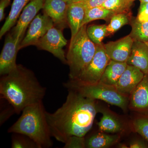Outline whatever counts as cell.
I'll list each match as a JSON object with an SVG mask.
<instances>
[{
  "mask_svg": "<svg viewBox=\"0 0 148 148\" xmlns=\"http://www.w3.org/2000/svg\"><path fill=\"white\" fill-rule=\"evenodd\" d=\"M46 112L42 101L27 106L8 132L26 135L35 142L38 148L51 147L53 143Z\"/></svg>",
  "mask_w": 148,
  "mask_h": 148,
  "instance_id": "3",
  "label": "cell"
},
{
  "mask_svg": "<svg viewBox=\"0 0 148 148\" xmlns=\"http://www.w3.org/2000/svg\"><path fill=\"white\" fill-rule=\"evenodd\" d=\"M118 135H110L104 133H98L86 139V147L107 148L117 143L119 140Z\"/></svg>",
  "mask_w": 148,
  "mask_h": 148,
  "instance_id": "19",
  "label": "cell"
},
{
  "mask_svg": "<svg viewBox=\"0 0 148 148\" xmlns=\"http://www.w3.org/2000/svg\"><path fill=\"white\" fill-rule=\"evenodd\" d=\"M136 18L140 22H148V3L140 2Z\"/></svg>",
  "mask_w": 148,
  "mask_h": 148,
  "instance_id": "29",
  "label": "cell"
},
{
  "mask_svg": "<svg viewBox=\"0 0 148 148\" xmlns=\"http://www.w3.org/2000/svg\"><path fill=\"white\" fill-rule=\"evenodd\" d=\"M129 147L130 148H147L148 144L144 140L138 139L130 143Z\"/></svg>",
  "mask_w": 148,
  "mask_h": 148,
  "instance_id": "32",
  "label": "cell"
},
{
  "mask_svg": "<svg viewBox=\"0 0 148 148\" xmlns=\"http://www.w3.org/2000/svg\"><path fill=\"white\" fill-rule=\"evenodd\" d=\"M14 113H15V111L11 105L8 108L4 110L1 113V125L3 124Z\"/></svg>",
  "mask_w": 148,
  "mask_h": 148,
  "instance_id": "31",
  "label": "cell"
},
{
  "mask_svg": "<svg viewBox=\"0 0 148 148\" xmlns=\"http://www.w3.org/2000/svg\"><path fill=\"white\" fill-rule=\"evenodd\" d=\"M145 75L138 68L127 65L115 87L122 94L129 97Z\"/></svg>",
  "mask_w": 148,
  "mask_h": 148,
  "instance_id": "13",
  "label": "cell"
},
{
  "mask_svg": "<svg viewBox=\"0 0 148 148\" xmlns=\"http://www.w3.org/2000/svg\"><path fill=\"white\" fill-rule=\"evenodd\" d=\"M12 148H38L36 144L29 137L19 133H13L12 138Z\"/></svg>",
  "mask_w": 148,
  "mask_h": 148,
  "instance_id": "26",
  "label": "cell"
},
{
  "mask_svg": "<svg viewBox=\"0 0 148 148\" xmlns=\"http://www.w3.org/2000/svg\"><path fill=\"white\" fill-rule=\"evenodd\" d=\"M129 24L132 27L129 36L133 41L148 42V22H140L132 16Z\"/></svg>",
  "mask_w": 148,
  "mask_h": 148,
  "instance_id": "22",
  "label": "cell"
},
{
  "mask_svg": "<svg viewBox=\"0 0 148 148\" xmlns=\"http://www.w3.org/2000/svg\"><path fill=\"white\" fill-rule=\"evenodd\" d=\"M118 147L121 148H129V147H127V145H125L124 144H123V143H120V144H119L118 145Z\"/></svg>",
  "mask_w": 148,
  "mask_h": 148,
  "instance_id": "34",
  "label": "cell"
},
{
  "mask_svg": "<svg viewBox=\"0 0 148 148\" xmlns=\"http://www.w3.org/2000/svg\"><path fill=\"white\" fill-rule=\"evenodd\" d=\"M127 65L138 68L145 74H148V42L134 41Z\"/></svg>",
  "mask_w": 148,
  "mask_h": 148,
  "instance_id": "15",
  "label": "cell"
},
{
  "mask_svg": "<svg viewBox=\"0 0 148 148\" xmlns=\"http://www.w3.org/2000/svg\"><path fill=\"white\" fill-rule=\"evenodd\" d=\"M44 2V0H33L23 9L11 33L14 38L18 41L21 42L27 27L36 16L37 13L43 8Z\"/></svg>",
  "mask_w": 148,
  "mask_h": 148,
  "instance_id": "10",
  "label": "cell"
},
{
  "mask_svg": "<svg viewBox=\"0 0 148 148\" xmlns=\"http://www.w3.org/2000/svg\"><path fill=\"white\" fill-rule=\"evenodd\" d=\"M106 0H82V1L86 9L101 6Z\"/></svg>",
  "mask_w": 148,
  "mask_h": 148,
  "instance_id": "30",
  "label": "cell"
},
{
  "mask_svg": "<svg viewBox=\"0 0 148 148\" xmlns=\"http://www.w3.org/2000/svg\"><path fill=\"white\" fill-rule=\"evenodd\" d=\"M130 96L129 107L134 111L148 115V74H145Z\"/></svg>",
  "mask_w": 148,
  "mask_h": 148,
  "instance_id": "14",
  "label": "cell"
},
{
  "mask_svg": "<svg viewBox=\"0 0 148 148\" xmlns=\"http://www.w3.org/2000/svg\"></svg>",
  "mask_w": 148,
  "mask_h": 148,
  "instance_id": "40",
  "label": "cell"
},
{
  "mask_svg": "<svg viewBox=\"0 0 148 148\" xmlns=\"http://www.w3.org/2000/svg\"><path fill=\"white\" fill-rule=\"evenodd\" d=\"M102 114L103 116L97 124L101 131L107 133H116L122 130V125L115 117L107 111H103Z\"/></svg>",
  "mask_w": 148,
  "mask_h": 148,
  "instance_id": "20",
  "label": "cell"
},
{
  "mask_svg": "<svg viewBox=\"0 0 148 148\" xmlns=\"http://www.w3.org/2000/svg\"><path fill=\"white\" fill-rule=\"evenodd\" d=\"M64 1H65L67 2H68L69 1H70V0H64Z\"/></svg>",
  "mask_w": 148,
  "mask_h": 148,
  "instance_id": "37",
  "label": "cell"
},
{
  "mask_svg": "<svg viewBox=\"0 0 148 148\" xmlns=\"http://www.w3.org/2000/svg\"><path fill=\"white\" fill-rule=\"evenodd\" d=\"M127 65L126 62L110 60L101 77L100 82L115 86L126 69Z\"/></svg>",
  "mask_w": 148,
  "mask_h": 148,
  "instance_id": "17",
  "label": "cell"
},
{
  "mask_svg": "<svg viewBox=\"0 0 148 148\" xmlns=\"http://www.w3.org/2000/svg\"><path fill=\"white\" fill-rule=\"evenodd\" d=\"M51 18L45 14H38L30 24L29 29L20 45V49L30 45H36L39 40L53 27Z\"/></svg>",
  "mask_w": 148,
  "mask_h": 148,
  "instance_id": "8",
  "label": "cell"
},
{
  "mask_svg": "<svg viewBox=\"0 0 148 148\" xmlns=\"http://www.w3.org/2000/svg\"><path fill=\"white\" fill-rule=\"evenodd\" d=\"M107 25H90L86 28L88 36L95 45L101 44L107 34Z\"/></svg>",
  "mask_w": 148,
  "mask_h": 148,
  "instance_id": "25",
  "label": "cell"
},
{
  "mask_svg": "<svg viewBox=\"0 0 148 148\" xmlns=\"http://www.w3.org/2000/svg\"><path fill=\"white\" fill-rule=\"evenodd\" d=\"M140 2L148 3V0H139Z\"/></svg>",
  "mask_w": 148,
  "mask_h": 148,
  "instance_id": "36",
  "label": "cell"
},
{
  "mask_svg": "<svg viewBox=\"0 0 148 148\" xmlns=\"http://www.w3.org/2000/svg\"><path fill=\"white\" fill-rule=\"evenodd\" d=\"M115 13L102 6L96 7L86 9L85 15L83 21L82 27L89 22L98 19L110 21L112 16Z\"/></svg>",
  "mask_w": 148,
  "mask_h": 148,
  "instance_id": "21",
  "label": "cell"
},
{
  "mask_svg": "<svg viewBox=\"0 0 148 148\" xmlns=\"http://www.w3.org/2000/svg\"><path fill=\"white\" fill-rule=\"evenodd\" d=\"M33 0H14L8 16L0 30V38L6 34L16 24L21 12Z\"/></svg>",
  "mask_w": 148,
  "mask_h": 148,
  "instance_id": "18",
  "label": "cell"
},
{
  "mask_svg": "<svg viewBox=\"0 0 148 148\" xmlns=\"http://www.w3.org/2000/svg\"><path fill=\"white\" fill-rule=\"evenodd\" d=\"M64 148H84L86 147L85 137L72 136L64 143Z\"/></svg>",
  "mask_w": 148,
  "mask_h": 148,
  "instance_id": "28",
  "label": "cell"
},
{
  "mask_svg": "<svg viewBox=\"0 0 148 148\" xmlns=\"http://www.w3.org/2000/svg\"><path fill=\"white\" fill-rule=\"evenodd\" d=\"M110 60L106 53L104 44L96 45V51L92 60L77 78L72 80L87 84L99 82Z\"/></svg>",
  "mask_w": 148,
  "mask_h": 148,
  "instance_id": "6",
  "label": "cell"
},
{
  "mask_svg": "<svg viewBox=\"0 0 148 148\" xmlns=\"http://www.w3.org/2000/svg\"><path fill=\"white\" fill-rule=\"evenodd\" d=\"M44 1H45V0H44Z\"/></svg>",
  "mask_w": 148,
  "mask_h": 148,
  "instance_id": "39",
  "label": "cell"
},
{
  "mask_svg": "<svg viewBox=\"0 0 148 148\" xmlns=\"http://www.w3.org/2000/svg\"><path fill=\"white\" fill-rule=\"evenodd\" d=\"M62 30L54 26L51 27L35 46L39 49L45 50L52 53L64 64H67L66 56L63 48L67 44Z\"/></svg>",
  "mask_w": 148,
  "mask_h": 148,
  "instance_id": "7",
  "label": "cell"
},
{
  "mask_svg": "<svg viewBox=\"0 0 148 148\" xmlns=\"http://www.w3.org/2000/svg\"><path fill=\"white\" fill-rule=\"evenodd\" d=\"M66 101L53 113L46 112L51 137L65 143L72 136L85 137L91 130L100 110L97 100L68 90Z\"/></svg>",
  "mask_w": 148,
  "mask_h": 148,
  "instance_id": "1",
  "label": "cell"
},
{
  "mask_svg": "<svg viewBox=\"0 0 148 148\" xmlns=\"http://www.w3.org/2000/svg\"><path fill=\"white\" fill-rule=\"evenodd\" d=\"M132 14L131 11L114 14L111 18L110 23L107 25L106 36L113 35L121 27L129 24Z\"/></svg>",
  "mask_w": 148,
  "mask_h": 148,
  "instance_id": "23",
  "label": "cell"
},
{
  "mask_svg": "<svg viewBox=\"0 0 148 148\" xmlns=\"http://www.w3.org/2000/svg\"><path fill=\"white\" fill-rule=\"evenodd\" d=\"M133 3L130 0H106L101 6L118 14L131 12Z\"/></svg>",
  "mask_w": 148,
  "mask_h": 148,
  "instance_id": "24",
  "label": "cell"
},
{
  "mask_svg": "<svg viewBox=\"0 0 148 148\" xmlns=\"http://www.w3.org/2000/svg\"><path fill=\"white\" fill-rule=\"evenodd\" d=\"M67 18L68 25L71 30V39L73 38L82 27L85 15L86 8L82 2H68Z\"/></svg>",
  "mask_w": 148,
  "mask_h": 148,
  "instance_id": "16",
  "label": "cell"
},
{
  "mask_svg": "<svg viewBox=\"0 0 148 148\" xmlns=\"http://www.w3.org/2000/svg\"><path fill=\"white\" fill-rule=\"evenodd\" d=\"M130 1H132L134 2L135 0H130Z\"/></svg>",
  "mask_w": 148,
  "mask_h": 148,
  "instance_id": "38",
  "label": "cell"
},
{
  "mask_svg": "<svg viewBox=\"0 0 148 148\" xmlns=\"http://www.w3.org/2000/svg\"><path fill=\"white\" fill-rule=\"evenodd\" d=\"M64 85L68 90H75L86 98L105 101L117 106L124 111L129 106V97L122 94L114 86L105 84L100 82L87 84L70 79Z\"/></svg>",
  "mask_w": 148,
  "mask_h": 148,
  "instance_id": "5",
  "label": "cell"
},
{
  "mask_svg": "<svg viewBox=\"0 0 148 148\" xmlns=\"http://www.w3.org/2000/svg\"><path fill=\"white\" fill-rule=\"evenodd\" d=\"M46 91L34 72L22 65H17L0 79L1 98L9 103L17 114L27 106L42 101Z\"/></svg>",
  "mask_w": 148,
  "mask_h": 148,
  "instance_id": "2",
  "label": "cell"
},
{
  "mask_svg": "<svg viewBox=\"0 0 148 148\" xmlns=\"http://www.w3.org/2000/svg\"><path fill=\"white\" fill-rule=\"evenodd\" d=\"M133 42L128 35L115 41L107 43L104 44V47L111 60L126 63L131 53Z\"/></svg>",
  "mask_w": 148,
  "mask_h": 148,
  "instance_id": "12",
  "label": "cell"
},
{
  "mask_svg": "<svg viewBox=\"0 0 148 148\" xmlns=\"http://www.w3.org/2000/svg\"><path fill=\"white\" fill-rule=\"evenodd\" d=\"M11 0H1L0 1V21H2L5 18V11L9 5Z\"/></svg>",
  "mask_w": 148,
  "mask_h": 148,
  "instance_id": "33",
  "label": "cell"
},
{
  "mask_svg": "<svg viewBox=\"0 0 148 148\" xmlns=\"http://www.w3.org/2000/svg\"><path fill=\"white\" fill-rule=\"evenodd\" d=\"M73 2H81L82 0H71Z\"/></svg>",
  "mask_w": 148,
  "mask_h": 148,
  "instance_id": "35",
  "label": "cell"
},
{
  "mask_svg": "<svg viewBox=\"0 0 148 148\" xmlns=\"http://www.w3.org/2000/svg\"><path fill=\"white\" fill-rule=\"evenodd\" d=\"M87 24L84 25L76 35L71 39L66 55L70 79L77 78L92 60L96 51V45L86 32Z\"/></svg>",
  "mask_w": 148,
  "mask_h": 148,
  "instance_id": "4",
  "label": "cell"
},
{
  "mask_svg": "<svg viewBox=\"0 0 148 148\" xmlns=\"http://www.w3.org/2000/svg\"><path fill=\"white\" fill-rule=\"evenodd\" d=\"M68 3L64 0H45L44 4V13L53 21L54 26L63 30L68 25L67 14Z\"/></svg>",
  "mask_w": 148,
  "mask_h": 148,
  "instance_id": "11",
  "label": "cell"
},
{
  "mask_svg": "<svg viewBox=\"0 0 148 148\" xmlns=\"http://www.w3.org/2000/svg\"><path fill=\"white\" fill-rule=\"evenodd\" d=\"M135 132L148 141V115H143L134 120L132 123Z\"/></svg>",
  "mask_w": 148,
  "mask_h": 148,
  "instance_id": "27",
  "label": "cell"
},
{
  "mask_svg": "<svg viewBox=\"0 0 148 148\" xmlns=\"http://www.w3.org/2000/svg\"><path fill=\"white\" fill-rule=\"evenodd\" d=\"M21 42L14 38L11 33L6 37L4 44L0 55V75L8 74L16 68V58L20 50Z\"/></svg>",
  "mask_w": 148,
  "mask_h": 148,
  "instance_id": "9",
  "label": "cell"
}]
</instances>
